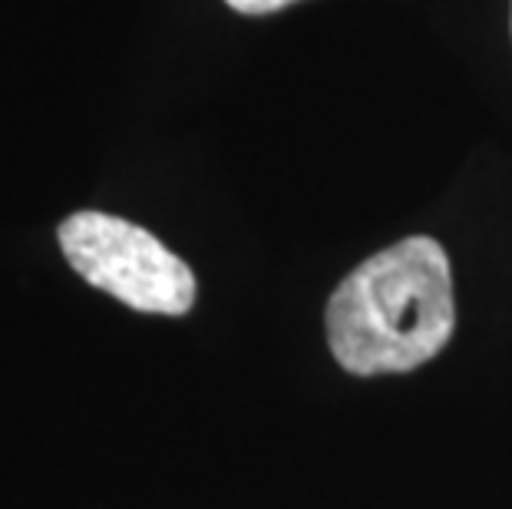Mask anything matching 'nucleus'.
<instances>
[{
  "label": "nucleus",
  "mask_w": 512,
  "mask_h": 509,
  "mask_svg": "<svg viewBox=\"0 0 512 509\" xmlns=\"http://www.w3.org/2000/svg\"><path fill=\"white\" fill-rule=\"evenodd\" d=\"M328 344L357 377L403 374L433 361L456 328L450 258L413 235L357 265L328 301Z\"/></svg>",
  "instance_id": "1"
},
{
  "label": "nucleus",
  "mask_w": 512,
  "mask_h": 509,
  "mask_svg": "<svg viewBox=\"0 0 512 509\" xmlns=\"http://www.w3.org/2000/svg\"><path fill=\"white\" fill-rule=\"evenodd\" d=\"M225 4L238 10V14H271V10L288 7L294 0H225Z\"/></svg>",
  "instance_id": "3"
},
{
  "label": "nucleus",
  "mask_w": 512,
  "mask_h": 509,
  "mask_svg": "<svg viewBox=\"0 0 512 509\" xmlns=\"http://www.w3.org/2000/svg\"><path fill=\"white\" fill-rule=\"evenodd\" d=\"M60 248L76 275L136 311L179 318L195 305L192 268L119 215L73 212L60 225Z\"/></svg>",
  "instance_id": "2"
}]
</instances>
